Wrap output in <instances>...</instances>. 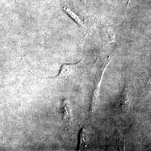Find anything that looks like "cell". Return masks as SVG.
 I'll return each mask as SVG.
<instances>
[{"label": "cell", "mask_w": 151, "mask_h": 151, "mask_svg": "<svg viewBox=\"0 0 151 151\" xmlns=\"http://www.w3.org/2000/svg\"><path fill=\"white\" fill-rule=\"evenodd\" d=\"M80 144L79 145V150H84L86 147V133L84 129H82L80 131Z\"/></svg>", "instance_id": "8992f818"}, {"label": "cell", "mask_w": 151, "mask_h": 151, "mask_svg": "<svg viewBox=\"0 0 151 151\" xmlns=\"http://www.w3.org/2000/svg\"><path fill=\"white\" fill-rule=\"evenodd\" d=\"M63 9H64V11H65V12L68 14L71 18L73 19V20L75 21L78 25L82 27H84V25L83 22L81 21V19H80V18L78 17V16L77 15V14L74 13V12H73L70 10L68 8L66 7H64Z\"/></svg>", "instance_id": "5b68a950"}, {"label": "cell", "mask_w": 151, "mask_h": 151, "mask_svg": "<svg viewBox=\"0 0 151 151\" xmlns=\"http://www.w3.org/2000/svg\"><path fill=\"white\" fill-rule=\"evenodd\" d=\"M62 109L64 120L68 124H70L71 121V111L68 100H63L62 103Z\"/></svg>", "instance_id": "277c9868"}, {"label": "cell", "mask_w": 151, "mask_h": 151, "mask_svg": "<svg viewBox=\"0 0 151 151\" xmlns=\"http://www.w3.org/2000/svg\"><path fill=\"white\" fill-rule=\"evenodd\" d=\"M84 1H85V0H84Z\"/></svg>", "instance_id": "52a82bcc"}, {"label": "cell", "mask_w": 151, "mask_h": 151, "mask_svg": "<svg viewBox=\"0 0 151 151\" xmlns=\"http://www.w3.org/2000/svg\"><path fill=\"white\" fill-rule=\"evenodd\" d=\"M108 63L105 61L103 65L99 66L97 70L94 81V88L92 91V101L90 111L94 113L97 110L100 102V89L103 73Z\"/></svg>", "instance_id": "6da1fadb"}, {"label": "cell", "mask_w": 151, "mask_h": 151, "mask_svg": "<svg viewBox=\"0 0 151 151\" xmlns=\"http://www.w3.org/2000/svg\"><path fill=\"white\" fill-rule=\"evenodd\" d=\"M79 62L63 64L58 75L53 78L64 80L71 78L77 72Z\"/></svg>", "instance_id": "7a4b0ae2"}, {"label": "cell", "mask_w": 151, "mask_h": 151, "mask_svg": "<svg viewBox=\"0 0 151 151\" xmlns=\"http://www.w3.org/2000/svg\"><path fill=\"white\" fill-rule=\"evenodd\" d=\"M131 101V95L129 89L127 87H125L122 92L120 100H119V105L123 112L126 113L128 111Z\"/></svg>", "instance_id": "3957f363"}]
</instances>
